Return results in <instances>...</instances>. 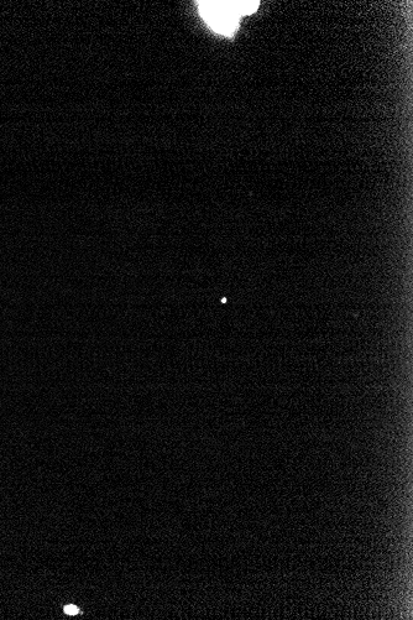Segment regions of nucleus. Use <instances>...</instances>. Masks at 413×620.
Wrapping results in <instances>:
<instances>
[{"mask_svg": "<svg viewBox=\"0 0 413 620\" xmlns=\"http://www.w3.org/2000/svg\"><path fill=\"white\" fill-rule=\"evenodd\" d=\"M259 2H200L198 8L209 28L230 36L239 28L240 19L255 12Z\"/></svg>", "mask_w": 413, "mask_h": 620, "instance_id": "1", "label": "nucleus"}, {"mask_svg": "<svg viewBox=\"0 0 413 620\" xmlns=\"http://www.w3.org/2000/svg\"><path fill=\"white\" fill-rule=\"evenodd\" d=\"M65 613L70 614V616H77L80 613V609L75 606H67L65 607Z\"/></svg>", "mask_w": 413, "mask_h": 620, "instance_id": "2", "label": "nucleus"}]
</instances>
